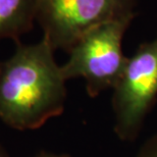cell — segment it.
I'll return each mask as SVG.
<instances>
[{
    "instance_id": "5b68a950",
    "label": "cell",
    "mask_w": 157,
    "mask_h": 157,
    "mask_svg": "<svg viewBox=\"0 0 157 157\" xmlns=\"http://www.w3.org/2000/svg\"><path fill=\"white\" fill-rule=\"evenodd\" d=\"M37 0H0V39L17 40L36 21Z\"/></svg>"
},
{
    "instance_id": "9c48e42d",
    "label": "cell",
    "mask_w": 157,
    "mask_h": 157,
    "mask_svg": "<svg viewBox=\"0 0 157 157\" xmlns=\"http://www.w3.org/2000/svg\"><path fill=\"white\" fill-rule=\"evenodd\" d=\"M0 67H1V62H0Z\"/></svg>"
},
{
    "instance_id": "7a4b0ae2",
    "label": "cell",
    "mask_w": 157,
    "mask_h": 157,
    "mask_svg": "<svg viewBox=\"0 0 157 157\" xmlns=\"http://www.w3.org/2000/svg\"><path fill=\"white\" fill-rule=\"evenodd\" d=\"M135 15L108 21L85 34L71 48L68 59L61 65L65 80L84 78L91 98L112 90L127 63L122 39Z\"/></svg>"
},
{
    "instance_id": "ba28073f",
    "label": "cell",
    "mask_w": 157,
    "mask_h": 157,
    "mask_svg": "<svg viewBox=\"0 0 157 157\" xmlns=\"http://www.w3.org/2000/svg\"><path fill=\"white\" fill-rule=\"evenodd\" d=\"M0 157H9L7 152L5 151V149L2 146H0Z\"/></svg>"
},
{
    "instance_id": "3957f363",
    "label": "cell",
    "mask_w": 157,
    "mask_h": 157,
    "mask_svg": "<svg viewBox=\"0 0 157 157\" xmlns=\"http://www.w3.org/2000/svg\"><path fill=\"white\" fill-rule=\"evenodd\" d=\"M157 98V37L140 44L112 88L113 131L122 142H134Z\"/></svg>"
},
{
    "instance_id": "52a82bcc",
    "label": "cell",
    "mask_w": 157,
    "mask_h": 157,
    "mask_svg": "<svg viewBox=\"0 0 157 157\" xmlns=\"http://www.w3.org/2000/svg\"><path fill=\"white\" fill-rule=\"evenodd\" d=\"M34 157H71V155L62 153V154H56V153H50V152H40Z\"/></svg>"
},
{
    "instance_id": "277c9868",
    "label": "cell",
    "mask_w": 157,
    "mask_h": 157,
    "mask_svg": "<svg viewBox=\"0 0 157 157\" xmlns=\"http://www.w3.org/2000/svg\"><path fill=\"white\" fill-rule=\"evenodd\" d=\"M137 0H37L36 21L53 50L68 52L85 34L134 14Z\"/></svg>"
},
{
    "instance_id": "8992f818",
    "label": "cell",
    "mask_w": 157,
    "mask_h": 157,
    "mask_svg": "<svg viewBox=\"0 0 157 157\" xmlns=\"http://www.w3.org/2000/svg\"><path fill=\"white\" fill-rule=\"evenodd\" d=\"M136 157H157V134L143 144Z\"/></svg>"
},
{
    "instance_id": "6da1fadb",
    "label": "cell",
    "mask_w": 157,
    "mask_h": 157,
    "mask_svg": "<svg viewBox=\"0 0 157 157\" xmlns=\"http://www.w3.org/2000/svg\"><path fill=\"white\" fill-rule=\"evenodd\" d=\"M44 37L17 46L0 67V121L15 130H36L65 108L67 80Z\"/></svg>"
}]
</instances>
